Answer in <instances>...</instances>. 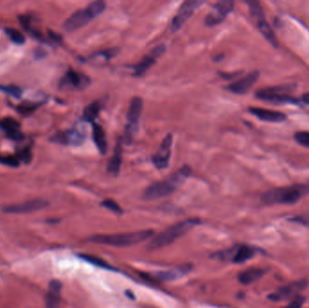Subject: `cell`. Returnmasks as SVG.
<instances>
[{
	"mask_svg": "<svg viewBox=\"0 0 309 308\" xmlns=\"http://www.w3.org/2000/svg\"><path fill=\"white\" fill-rule=\"evenodd\" d=\"M309 195V182L271 189L262 196L265 204H293Z\"/></svg>",
	"mask_w": 309,
	"mask_h": 308,
	"instance_id": "6da1fadb",
	"label": "cell"
},
{
	"mask_svg": "<svg viewBox=\"0 0 309 308\" xmlns=\"http://www.w3.org/2000/svg\"><path fill=\"white\" fill-rule=\"evenodd\" d=\"M198 223V219H188L174 224L163 233H159L157 236L153 238L148 245V248L150 251H156L158 248H165L178 240L179 238L184 236L186 233L193 229L194 226L197 225Z\"/></svg>",
	"mask_w": 309,
	"mask_h": 308,
	"instance_id": "7a4b0ae2",
	"label": "cell"
},
{
	"mask_svg": "<svg viewBox=\"0 0 309 308\" xmlns=\"http://www.w3.org/2000/svg\"><path fill=\"white\" fill-rule=\"evenodd\" d=\"M154 234L152 229L139 230L135 233H121L114 235H95L89 241L98 244L108 245L113 247H130L146 241Z\"/></svg>",
	"mask_w": 309,
	"mask_h": 308,
	"instance_id": "3957f363",
	"label": "cell"
},
{
	"mask_svg": "<svg viewBox=\"0 0 309 308\" xmlns=\"http://www.w3.org/2000/svg\"><path fill=\"white\" fill-rule=\"evenodd\" d=\"M106 9V4L103 1H94L85 8L75 12L64 22V28L67 32L78 30L96 18Z\"/></svg>",
	"mask_w": 309,
	"mask_h": 308,
	"instance_id": "277c9868",
	"label": "cell"
},
{
	"mask_svg": "<svg viewBox=\"0 0 309 308\" xmlns=\"http://www.w3.org/2000/svg\"><path fill=\"white\" fill-rule=\"evenodd\" d=\"M296 89L295 84H285L280 86L270 87L256 91V98L274 104H298L300 102L288 93Z\"/></svg>",
	"mask_w": 309,
	"mask_h": 308,
	"instance_id": "5b68a950",
	"label": "cell"
},
{
	"mask_svg": "<svg viewBox=\"0 0 309 308\" xmlns=\"http://www.w3.org/2000/svg\"><path fill=\"white\" fill-rule=\"evenodd\" d=\"M142 109H143L142 99L139 97L132 99L130 109L128 111V124L125 128V134H124V142L127 145H131L132 143L135 135L138 132V121L141 115Z\"/></svg>",
	"mask_w": 309,
	"mask_h": 308,
	"instance_id": "8992f818",
	"label": "cell"
},
{
	"mask_svg": "<svg viewBox=\"0 0 309 308\" xmlns=\"http://www.w3.org/2000/svg\"><path fill=\"white\" fill-rule=\"evenodd\" d=\"M90 84V80L83 73L69 70L60 80L59 88L64 90H85Z\"/></svg>",
	"mask_w": 309,
	"mask_h": 308,
	"instance_id": "52a82bcc",
	"label": "cell"
},
{
	"mask_svg": "<svg viewBox=\"0 0 309 308\" xmlns=\"http://www.w3.org/2000/svg\"><path fill=\"white\" fill-rule=\"evenodd\" d=\"M205 4V1L200 0H189L186 1L179 8L178 12L176 13L175 17L172 21V32H177L181 29V27L187 23V20L190 18L194 12Z\"/></svg>",
	"mask_w": 309,
	"mask_h": 308,
	"instance_id": "ba28073f",
	"label": "cell"
},
{
	"mask_svg": "<svg viewBox=\"0 0 309 308\" xmlns=\"http://www.w3.org/2000/svg\"><path fill=\"white\" fill-rule=\"evenodd\" d=\"M234 3L231 0H223L213 5L212 11L206 16L205 22L207 27H215L224 21L233 11Z\"/></svg>",
	"mask_w": 309,
	"mask_h": 308,
	"instance_id": "9c48e42d",
	"label": "cell"
},
{
	"mask_svg": "<svg viewBox=\"0 0 309 308\" xmlns=\"http://www.w3.org/2000/svg\"><path fill=\"white\" fill-rule=\"evenodd\" d=\"M307 286V281L301 279L298 281L293 282L288 285L282 286L279 290L270 294L268 298L274 302H280V301L287 300L290 298L298 296V293L301 292L302 290H305Z\"/></svg>",
	"mask_w": 309,
	"mask_h": 308,
	"instance_id": "30bf717a",
	"label": "cell"
},
{
	"mask_svg": "<svg viewBox=\"0 0 309 308\" xmlns=\"http://www.w3.org/2000/svg\"><path fill=\"white\" fill-rule=\"evenodd\" d=\"M175 190V184L171 181H160L149 185L143 192V199L153 201L170 196Z\"/></svg>",
	"mask_w": 309,
	"mask_h": 308,
	"instance_id": "8fae6325",
	"label": "cell"
},
{
	"mask_svg": "<svg viewBox=\"0 0 309 308\" xmlns=\"http://www.w3.org/2000/svg\"><path fill=\"white\" fill-rule=\"evenodd\" d=\"M86 139L85 130L82 128H74L66 131L59 132L52 138V141L56 143L67 145V146H80Z\"/></svg>",
	"mask_w": 309,
	"mask_h": 308,
	"instance_id": "7c38bea8",
	"label": "cell"
},
{
	"mask_svg": "<svg viewBox=\"0 0 309 308\" xmlns=\"http://www.w3.org/2000/svg\"><path fill=\"white\" fill-rule=\"evenodd\" d=\"M173 145V136L168 134L162 141L157 153L153 157V163L158 169L168 168L171 157V148Z\"/></svg>",
	"mask_w": 309,
	"mask_h": 308,
	"instance_id": "4fadbf2b",
	"label": "cell"
},
{
	"mask_svg": "<svg viewBox=\"0 0 309 308\" xmlns=\"http://www.w3.org/2000/svg\"><path fill=\"white\" fill-rule=\"evenodd\" d=\"M48 205V203L42 199L31 200L27 201L25 203H17V204H12V205H8L4 207L5 213L8 214H27V213H32L35 210H41Z\"/></svg>",
	"mask_w": 309,
	"mask_h": 308,
	"instance_id": "5bb4252c",
	"label": "cell"
},
{
	"mask_svg": "<svg viewBox=\"0 0 309 308\" xmlns=\"http://www.w3.org/2000/svg\"><path fill=\"white\" fill-rule=\"evenodd\" d=\"M259 77H260V72H258V71L250 72L242 79L229 84L226 87V89L230 90L232 93L243 95V94L247 93L251 89V87L253 86L257 82Z\"/></svg>",
	"mask_w": 309,
	"mask_h": 308,
	"instance_id": "9a60e30c",
	"label": "cell"
},
{
	"mask_svg": "<svg viewBox=\"0 0 309 308\" xmlns=\"http://www.w3.org/2000/svg\"><path fill=\"white\" fill-rule=\"evenodd\" d=\"M250 112L258 118L259 120L266 122L279 123L287 120V116L284 113L270 109H261V108H250Z\"/></svg>",
	"mask_w": 309,
	"mask_h": 308,
	"instance_id": "2e32d148",
	"label": "cell"
},
{
	"mask_svg": "<svg viewBox=\"0 0 309 308\" xmlns=\"http://www.w3.org/2000/svg\"><path fill=\"white\" fill-rule=\"evenodd\" d=\"M0 128L6 132L9 139L15 141H20L24 139V135L20 130V124L19 121L13 118H5L0 121Z\"/></svg>",
	"mask_w": 309,
	"mask_h": 308,
	"instance_id": "e0dca14e",
	"label": "cell"
},
{
	"mask_svg": "<svg viewBox=\"0 0 309 308\" xmlns=\"http://www.w3.org/2000/svg\"><path fill=\"white\" fill-rule=\"evenodd\" d=\"M62 284L58 280H52L49 284L48 291L45 297L46 308H59L61 303Z\"/></svg>",
	"mask_w": 309,
	"mask_h": 308,
	"instance_id": "ac0fdd59",
	"label": "cell"
},
{
	"mask_svg": "<svg viewBox=\"0 0 309 308\" xmlns=\"http://www.w3.org/2000/svg\"><path fill=\"white\" fill-rule=\"evenodd\" d=\"M121 163H122V147H121V143L119 141L116 145L114 154L108 163L107 170L108 174L117 177L120 171Z\"/></svg>",
	"mask_w": 309,
	"mask_h": 308,
	"instance_id": "d6986e66",
	"label": "cell"
},
{
	"mask_svg": "<svg viewBox=\"0 0 309 308\" xmlns=\"http://www.w3.org/2000/svg\"><path fill=\"white\" fill-rule=\"evenodd\" d=\"M93 137H94V142L100 151L101 155L106 154L108 149V143L105 136L104 129L102 128L101 125L97 123H93Z\"/></svg>",
	"mask_w": 309,
	"mask_h": 308,
	"instance_id": "ffe728a7",
	"label": "cell"
},
{
	"mask_svg": "<svg viewBox=\"0 0 309 308\" xmlns=\"http://www.w3.org/2000/svg\"><path fill=\"white\" fill-rule=\"evenodd\" d=\"M255 249L251 248L250 246H239L237 248H233V253H232V258L231 260L234 263L241 264L246 262L247 260L253 258L255 255Z\"/></svg>",
	"mask_w": 309,
	"mask_h": 308,
	"instance_id": "44dd1931",
	"label": "cell"
},
{
	"mask_svg": "<svg viewBox=\"0 0 309 308\" xmlns=\"http://www.w3.org/2000/svg\"><path fill=\"white\" fill-rule=\"evenodd\" d=\"M264 275V271L261 268H256V267H251L248 268L246 271L241 272L238 276V279L240 283L242 285H250L254 282L257 281L260 278Z\"/></svg>",
	"mask_w": 309,
	"mask_h": 308,
	"instance_id": "7402d4cb",
	"label": "cell"
},
{
	"mask_svg": "<svg viewBox=\"0 0 309 308\" xmlns=\"http://www.w3.org/2000/svg\"><path fill=\"white\" fill-rule=\"evenodd\" d=\"M156 61L157 58L155 56H153L151 53H149L148 56H145L142 59L138 64H136L133 66V75L142 76L143 74H145L146 72L149 71L150 68L152 67L154 64H156Z\"/></svg>",
	"mask_w": 309,
	"mask_h": 308,
	"instance_id": "603a6c76",
	"label": "cell"
},
{
	"mask_svg": "<svg viewBox=\"0 0 309 308\" xmlns=\"http://www.w3.org/2000/svg\"><path fill=\"white\" fill-rule=\"evenodd\" d=\"M258 27L259 30L261 31V34L264 35V37L268 40L273 46H278V40L276 38L274 32L272 31L271 27L268 25L266 19L262 18L257 20Z\"/></svg>",
	"mask_w": 309,
	"mask_h": 308,
	"instance_id": "cb8c5ba5",
	"label": "cell"
},
{
	"mask_svg": "<svg viewBox=\"0 0 309 308\" xmlns=\"http://www.w3.org/2000/svg\"><path fill=\"white\" fill-rule=\"evenodd\" d=\"M190 266H184V267L175 268L173 271H166V272L158 273L157 277H158L159 279L166 280V281L174 280V279H176V278H180V277H182L184 275L187 274V273H188L190 271Z\"/></svg>",
	"mask_w": 309,
	"mask_h": 308,
	"instance_id": "d4e9b609",
	"label": "cell"
},
{
	"mask_svg": "<svg viewBox=\"0 0 309 308\" xmlns=\"http://www.w3.org/2000/svg\"><path fill=\"white\" fill-rule=\"evenodd\" d=\"M101 105L99 102H94L86 107L83 111V119L88 122L94 123V121L97 119L101 112Z\"/></svg>",
	"mask_w": 309,
	"mask_h": 308,
	"instance_id": "484cf974",
	"label": "cell"
},
{
	"mask_svg": "<svg viewBox=\"0 0 309 308\" xmlns=\"http://www.w3.org/2000/svg\"><path fill=\"white\" fill-rule=\"evenodd\" d=\"M119 53V49H108L100 52V53H94L93 56H90L89 60L94 61V63H106L115 56Z\"/></svg>",
	"mask_w": 309,
	"mask_h": 308,
	"instance_id": "4316f807",
	"label": "cell"
},
{
	"mask_svg": "<svg viewBox=\"0 0 309 308\" xmlns=\"http://www.w3.org/2000/svg\"><path fill=\"white\" fill-rule=\"evenodd\" d=\"M190 175V167H189L188 165H184L182 168H180V169L172 177L170 181H171L173 184H175V187H176L177 185L182 184L185 181L187 180Z\"/></svg>",
	"mask_w": 309,
	"mask_h": 308,
	"instance_id": "83f0119b",
	"label": "cell"
},
{
	"mask_svg": "<svg viewBox=\"0 0 309 308\" xmlns=\"http://www.w3.org/2000/svg\"><path fill=\"white\" fill-rule=\"evenodd\" d=\"M246 4L249 6L250 15L251 16H253L254 18H256L257 20L265 18L264 13H263L260 2L255 1V0H249V1H246Z\"/></svg>",
	"mask_w": 309,
	"mask_h": 308,
	"instance_id": "f1b7e54d",
	"label": "cell"
},
{
	"mask_svg": "<svg viewBox=\"0 0 309 308\" xmlns=\"http://www.w3.org/2000/svg\"><path fill=\"white\" fill-rule=\"evenodd\" d=\"M5 31H6V34H8V37L10 38V40L14 42L16 45H23L26 41V38L23 35L22 33L16 29L6 28Z\"/></svg>",
	"mask_w": 309,
	"mask_h": 308,
	"instance_id": "f546056e",
	"label": "cell"
},
{
	"mask_svg": "<svg viewBox=\"0 0 309 308\" xmlns=\"http://www.w3.org/2000/svg\"><path fill=\"white\" fill-rule=\"evenodd\" d=\"M37 108H38V105L34 104V103L25 102V103H23V104L17 107V111L26 116V115H30L31 113L34 112Z\"/></svg>",
	"mask_w": 309,
	"mask_h": 308,
	"instance_id": "4dcf8cb0",
	"label": "cell"
},
{
	"mask_svg": "<svg viewBox=\"0 0 309 308\" xmlns=\"http://www.w3.org/2000/svg\"><path fill=\"white\" fill-rule=\"evenodd\" d=\"M81 258L86 260V261H88L89 263L96 265L98 267H104V268H108L110 267V266L105 262L104 260H102V259L97 258V257L89 255H81Z\"/></svg>",
	"mask_w": 309,
	"mask_h": 308,
	"instance_id": "1f68e13d",
	"label": "cell"
},
{
	"mask_svg": "<svg viewBox=\"0 0 309 308\" xmlns=\"http://www.w3.org/2000/svg\"><path fill=\"white\" fill-rule=\"evenodd\" d=\"M295 140L303 147L309 148V132L298 131L295 134Z\"/></svg>",
	"mask_w": 309,
	"mask_h": 308,
	"instance_id": "d6a6232c",
	"label": "cell"
},
{
	"mask_svg": "<svg viewBox=\"0 0 309 308\" xmlns=\"http://www.w3.org/2000/svg\"><path fill=\"white\" fill-rule=\"evenodd\" d=\"M0 90L3 92L9 94L15 98L19 99L22 95V90L19 89V87L13 86V85H8V86H0Z\"/></svg>",
	"mask_w": 309,
	"mask_h": 308,
	"instance_id": "836d02e7",
	"label": "cell"
},
{
	"mask_svg": "<svg viewBox=\"0 0 309 308\" xmlns=\"http://www.w3.org/2000/svg\"><path fill=\"white\" fill-rule=\"evenodd\" d=\"M101 205L105 207V208H107L108 210L114 211L116 214H121V213H122V209H121L119 204L116 203L115 201H113V200H105V201H103V202L101 203Z\"/></svg>",
	"mask_w": 309,
	"mask_h": 308,
	"instance_id": "e575fe53",
	"label": "cell"
},
{
	"mask_svg": "<svg viewBox=\"0 0 309 308\" xmlns=\"http://www.w3.org/2000/svg\"><path fill=\"white\" fill-rule=\"evenodd\" d=\"M17 159L21 160V161L25 162L26 164H29L31 159H32V152H31V148L29 147H25L23 148L22 150L19 151V154H17Z\"/></svg>",
	"mask_w": 309,
	"mask_h": 308,
	"instance_id": "d590c367",
	"label": "cell"
},
{
	"mask_svg": "<svg viewBox=\"0 0 309 308\" xmlns=\"http://www.w3.org/2000/svg\"><path fill=\"white\" fill-rule=\"evenodd\" d=\"M304 303H305V297H303V296H300V295H298V296L294 297V298L291 300L289 304L286 305V306H284L283 308H301L302 305L304 304Z\"/></svg>",
	"mask_w": 309,
	"mask_h": 308,
	"instance_id": "8d00e7d4",
	"label": "cell"
},
{
	"mask_svg": "<svg viewBox=\"0 0 309 308\" xmlns=\"http://www.w3.org/2000/svg\"><path fill=\"white\" fill-rule=\"evenodd\" d=\"M0 163L4 165H10L13 167H16L19 165V160L15 157H2L0 155Z\"/></svg>",
	"mask_w": 309,
	"mask_h": 308,
	"instance_id": "74e56055",
	"label": "cell"
},
{
	"mask_svg": "<svg viewBox=\"0 0 309 308\" xmlns=\"http://www.w3.org/2000/svg\"><path fill=\"white\" fill-rule=\"evenodd\" d=\"M166 51H167L166 45H159L156 46L154 49H152V51L150 52V53L152 54L153 56L156 57L157 59L158 57L162 56V55L166 53Z\"/></svg>",
	"mask_w": 309,
	"mask_h": 308,
	"instance_id": "f35d334b",
	"label": "cell"
},
{
	"mask_svg": "<svg viewBox=\"0 0 309 308\" xmlns=\"http://www.w3.org/2000/svg\"><path fill=\"white\" fill-rule=\"evenodd\" d=\"M219 74H220L223 78H224V79L230 80L231 79V78L235 77V76L239 75L240 72H238V73H225V72L224 73V72H222V73H219Z\"/></svg>",
	"mask_w": 309,
	"mask_h": 308,
	"instance_id": "ab89813d",
	"label": "cell"
},
{
	"mask_svg": "<svg viewBox=\"0 0 309 308\" xmlns=\"http://www.w3.org/2000/svg\"><path fill=\"white\" fill-rule=\"evenodd\" d=\"M49 35H50V37L52 38V40H54L56 42L62 41V37L56 33L52 32V31H49Z\"/></svg>",
	"mask_w": 309,
	"mask_h": 308,
	"instance_id": "60d3db41",
	"label": "cell"
},
{
	"mask_svg": "<svg viewBox=\"0 0 309 308\" xmlns=\"http://www.w3.org/2000/svg\"><path fill=\"white\" fill-rule=\"evenodd\" d=\"M300 102H303V103H305V104H307L309 105V92L307 93L303 94V96L301 97V101Z\"/></svg>",
	"mask_w": 309,
	"mask_h": 308,
	"instance_id": "b9f144b4",
	"label": "cell"
}]
</instances>
